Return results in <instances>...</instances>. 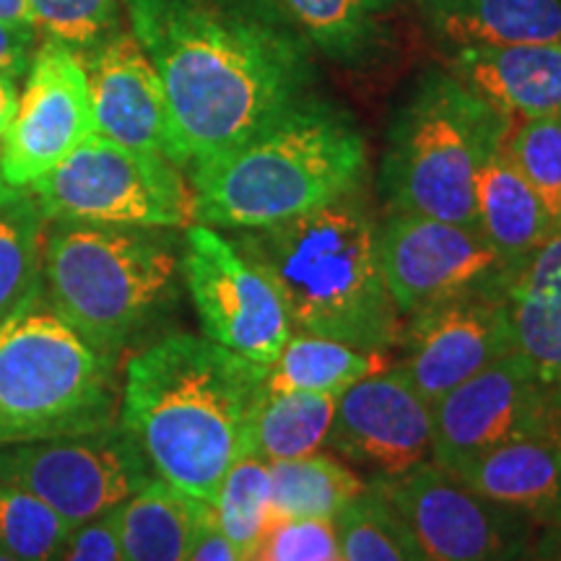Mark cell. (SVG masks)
<instances>
[{
	"mask_svg": "<svg viewBox=\"0 0 561 561\" xmlns=\"http://www.w3.org/2000/svg\"><path fill=\"white\" fill-rule=\"evenodd\" d=\"M164 83L185 167L310 94L312 47L276 0H123Z\"/></svg>",
	"mask_w": 561,
	"mask_h": 561,
	"instance_id": "obj_1",
	"label": "cell"
},
{
	"mask_svg": "<svg viewBox=\"0 0 561 561\" xmlns=\"http://www.w3.org/2000/svg\"><path fill=\"white\" fill-rule=\"evenodd\" d=\"M265 380L268 367L206 335H167L128 362L123 426L157 479L214 504L229 468L250 455Z\"/></svg>",
	"mask_w": 561,
	"mask_h": 561,
	"instance_id": "obj_2",
	"label": "cell"
},
{
	"mask_svg": "<svg viewBox=\"0 0 561 561\" xmlns=\"http://www.w3.org/2000/svg\"><path fill=\"white\" fill-rule=\"evenodd\" d=\"M367 140L354 117L307 94L242 144L191 161L195 221L261 229L362 191Z\"/></svg>",
	"mask_w": 561,
	"mask_h": 561,
	"instance_id": "obj_3",
	"label": "cell"
},
{
	"mask_svg": "<svg viewBox=\"0 0 561 561\" xmlns=\"http://www.w3.org/2000/svg\"><path fill=\"white\" fill-rule=\"evenodd\" d=\"M278 291L294 331L364 351L392 348L403 320L380 261V227L362 191L234 242Z\"/></svg>",
	"mask_w": 561,
	"mask_h": 561,
	"instance_id": "obj_4",
	"label": "cell"
},
{
	"mask_svg": "<svg viewBox=\"0 0 561 561\" xmlns=\"http://www.w3.org/2000/svg\"><path fill=\"white\" fill-rule=\"evenodd\" d=\"M167 231L55 221L42 248L50 310L115 359L178 294L182 250Z\"/></svg>",
	"mask_w": 561,
	"mask_h": 561,
	"instance_id": "obj_5",
	"label": "cell"
},
{
	"mask_svg": "<svg viewBox=\"0 0 561 561\" xmlns=\"http://www.w3.org/2000/svg\"><path fill=\"white\" fill-rule=\"evenodd\" d=\"M512 117L450 70H426L392 115L380 193L390 214L476 227L473 178Z\"/></svg>",
	"mask_w": 561,
	"mask_h": 561,
	"instance_id": "obj_6",
	"label": "cell"
},
{
	"mask_svg": "<svg viewBox=\"0 0 561 561\" xmlns=\"http://www.w3.org/2000/svg\"><path fill=\"white\" fill-rule=\"evenodd\" d=\"M112 413V359L37 294L0 322V445L94 432Z\"/></svg>",
	"mask_w": 561,
	"mask_h": 561,
	"instance_id": "obj_7",
	"label": "cell"
},
{
	"mask_svg": "<svg viewBox=\"0 0 561 561\" xmlns=\"http://www.w3.org/2000/svg\"><path fill=\"white\" fill-rule=\"evenodd\" d=\"M26 191L50 221L144 229L195 224L193 187L174 161L128 149L100 133Z\"/></svg>",
	"mask_w": 561,
	"mask_h": 561,
	"instance_id": "obj_8",
	"label": "cell"
},
{
	"mask_svg": "<svg viewBox=\"0 0 561 561\" xmlns=\"http://www.w3.org/2000/svg\"><path fill=\"white\" fill-rule=\"evenodd\" d=\"M0 479L32 491L70 528L96 520L151 479L149 460L125 426L0 445Z\"/></svg>",
	"mask_w": 561,
	"mask_h": 561,
	"instance_id": "obj_9",
	"label": "cell"
},
{
	"mask_svg": "<svg viewBox=\"0 0 561 561\" xmlns=\"http://www.w3.org/2000/svg\"><path fill=\"white\" fill-rule=\"evenodd\" d=\"M369 486L385 496L416 541L421 561H525L530 517L486 500L437 462L398 476H375Z\"/></svg>",
	"mask_w": 561,
	"mask_h": 561,
	"instance_id": "obj_10",
	"label": "cell"
},
{
	"mask_svg": "<svg viewBox=\"0 0 561 561\" xmlns=\"http://www.w3.org/2000/svg\"><path fill=\"white\" fill-rule=\"evenodd\" d=\"M180 271L206 339L261 367L276 364L294 325L268 276L234 242L206 224H191Z\"/></svg>",
	"mask_w": 561,
	"mask_h": 561,
	"instance_id": "obj_11",
	"label": "cell"
},
{
	"mask_svg": "<svg viewBox=\"0 0 561 561\" xmlns=\"http://www.w3.org/2000/svg\"><path fill=\"white\" fill-rule=\"evenodd\" d=\"M380 261L401 320L515 276L476 227L413 214H390L382 224Z\"/></svg>",
	"mask_w": 561,
	"mask_h": 561,
	"instance_id": "obj_12",
	"label": "cell"
},
{
	"mask_svg": "<svg viewBox=\"0 0 561 561\" xmlns=\"http://www.w3.org/2000/svg\"><path fill=\"white\" fill-rule=\"evenodd\" d=\"M432 421V462L453 476L504 442L561 432V411L517 351L442 396Z\"/></svg>",
	"mask_w": 561,
	"mask_h": 561,
	"instance_id": "obj_13",
	"label": "cell"
},
{
	"mask_svg": "<svg viewBox=\"0 0 561 561\" xmlns=\"http://www.w3.org/2000/svg\"><path fill=\"white\" fill-rule=\"evenodd\" d=\"M89 73L83 55L60 42H42L0 149V178L30 187L94 136Z\"/></svg>",
	"mask_w": 561,
	"mask_h": 561,
	"instance_id": "obj_14",
	"label": "cell"
},
{
	"mask_svg": "<svg viewBox=\"0 0 561 561\" xmlns=\"http://www.w3.org/2000/svg\"><path fill=\"white\" fill-rule=\"evenodd\" d=\"M507 286L462 294L403 320L401 367L432 405L515 351Z\"/></svg>",
	"mask_w": 561,
	"mask_h": 561,
	"instance_id": "obj_15",
	"label": "cell"
},
{
	"mask_svg": "<svg viewBox=\"0 0 561 561\" xmlns=\"http://www.w3.org/2000/svg\"><path fill=\"white\" fill-rule=\"evenodd\" d=\"M331 450L377 476H398L432 460V403L392 364L335 396Z\"/></svg>",
	"mask_w": 561,
	"mask_h": 561,
	"instance_id": "obj_16",
	"label": "cell"
},
{
	"mask_svg": "<svg viewBox=\"0 0 561 561\" xmlns=\"http://www.w3.org/2000/svg\"><path fill=\"white\" fill-rule=\"evenodd\" d=\"M96 133L128 149L159 153L185 167L164 83L149 53L130 30L115 32L83 55Z\"/></svg>",
	"mask_w": 561,
	"mask_h": 561,
	"instance_id": "obj_17",
	"label": "cell"
},
{
	"mask_svg": "<svg viewBox=\"0 0 561 561\" xmlns=\"http://www.w3.org/2000/svg\"><path fill=\"white\" fill-rule=\"evenodd\" d=\"M450 73L515 121L561 115V42L455 47Z\"/></svg>",
	"mask_w": 561,
	"mask_h": 561,
	"instance_id": "obj_18",
	"label": "cell"
},
{
	"mask_svg": "<svg viewBox=\"0 0 561 561\" xmlns=\"http://www.w3.org/2000/svg\"><path fill=\"white\" fill-rule=\"evenodd\" d=\"M507 299L515 351L561 411V229L515 271Z\"/></svg>",
	"mask_w": 561,
	"mask_h": 561,
	"instance_id": "obj_19",
	"label": "cell"
},
{
	"mask_svg": "<svg viewBox=\"0 0 561 561\" xmlns=\"http://www.w3.org/2000/svg\"><path fill=\"white\" fill-rule=\"evenodd\" d=\"M458 479L533 523L561 520V432L510 439L468 462Z\"/></svg>",
	"mask_w": 561,
	"mask_h": 561,
	"instance_id": "obj_20",
	"label": "cell"
},
{
	"mask_svg": "<svg viewBox=\"0 0 561 561\" xmlns=\"http://www.w3.org/2000/svg\"><path fill=\"white\" fill-rule=\"evenodd\" d=\"M473 214L476 229L512 271L520 268L553 231L549 210L510 159L504 144L476 170Z\"/></svg>",
	"mask_w": 561,
	"mask_h": 561,
	"instance_id": "obj_21",
	"label": "cell"
},
{
	"mask_svg": "<svg viewBox=\"0 0 561 561\" xmlns=\"http://www.w3.org/2000/svg\"><path fill=\"white\" fill-rule=\"evenodd\" d=\"M413 9L453 50L561 42V0H413Z\"/></svg>",
	"mask_w": 561,
	"mask_h": 561,
	"instance_id": "obj_22",
	"label": "cell"
},
{
	"mask_svg": "<svg viewBox=\"0 0 561 561\" xmlns=\"http://www.w3.org/2000/svg\"><path fill=\"white\" fill-rule=\"evenodd\" d=\"M322 58L348 68L371 66L390 47L398 0H276Z\"/></svg>",
	"mask_w": 561,
	"mask_h": 561,
	"instance_id": "obj_23",
	"label": "cell"
},
{
	"mask_svg": "<svg viewBox=\"0 0 561 561\" xmlns=\"http://www.w3.org/2000/svg\"><path fill=\"white\" fill-rule=\"evenodd\" d=\"M201 504L206 502L151 479L117 507L125 561H187Z\"/></svg>",
	"mask_w": 561,
	"mask_h": 561,
	"instance_id": "obj_24",
	"label": "cell"
},
{
	"mask_svg": "<svg viewBox=\"0 0 561 561\" xmlns=\"http://www.w3.org/2000/svg\"><path fill=\"white\" fill-rule=\"evenodd\" d=\"M385 369V354L354 348L322 335L294 331L276 364L268 367V392H322L341 396L364 377Z\"/></svg>",
	"mask_w": 561,
	"mask_h": 561,
	"instance_id": "obj_25",
	"label": "cell"
},
{
	"mask_svg": "<svg viewBox=\"0 0 561 561\" xmlns=\"http://www.w3.org/2000/svg\"><path fill=\"white\" fill-rule=\"evenodd\" d=\"M335 396L322 392H265L252 421L250 455L265 462L294 460L320 453L328 442Z\"/></svg>",
	"mask_w": 561,
	"mask_h": 561,
	"instance_id": "obj_26",
	"label": "cell"
},
{
	"mask_svg": "<svg viewBox=\"0 0 561 561\" xmlns=\"http://www.w3.org/2000/svg\"><path fill=\"white\" fill-rule=\"evenodd\" d=\"M273 517H320L335 520L362 494L359 476L325 453L268 462Z\"/></svg>",
	"mask_w": 561,
	"mask_h": 561,
	"instance_id": "obj_27",
	"label": "cell"
},
{
	"mask_svg": "<svg viewBox=\"0 0 561 561\" xmlns=\"http://www.w3.org/2000/svg\"><path fill=\"white\" fill-rule=\"evenodd\" d=\"M42 229L45 214L34 195L0 178V322L37 294V271L45 248Z\"/></svg>",
	"mask_w": 561,
	"mask_h": 561,
	"instance_id": "obj_28",
	"label": "cell"
},
{
	"mask_svg": "<svg viewBox=\"0 0 561 561\" xmlns=\"http://www.w3.org/2000/svg\"><path fill=\"white\" fill-rule=\"evenodd\" d=\"M333 523L343 561H421L409 528L375 486H364Z\"/></svg>",
	"mask_w": 561,
	"mask_h": 561,
	"instance_id": "obj_29",
	"label": "cell"
},
{
	"mask_svg": "<svg viewBox=\"0 0 561 561\" xmlns=\"http://www.w3.org/2000/svg\"><path fill=\"white\" fill-rule=\"evenodd\" d=\"M210 510L237 553L248 557L273 520L268 462L255 455L237 460L224 476Z\"/></svg>",
	"mask_w": 561,
	"mask_h": 561,
	"instance_id": "obj_30",
	"label": "cell"
},
{
	"mask_svg": "<svg viewBox=\"0 0 561 561\" xmlns=\"http://www.w3.org/2000/svg\"><path fill=\"white\" fill-rule=\"evenodd\" d=\"M70 525L32 491L0 479V546L21 561H55Z\"/></svg>",
	"mask_w": 561,
	"mask_h": 561,
	"instance_id": "obj_31",
	"label": "cell"
},
{
	"mask_svg": "<svg viewBox=\"0 0 561 561\" xmlns=\"http://www.w3.org/2000/svg\"><path fill=\"white\" fill-rule=\"evenodd\" d=\"M504 149L561 229V115L515 121Z\"/></svg>",
	"mask_w": 561,
	"mask_h": 561,
	"instance_id": "obj_32",
	"label": "cell"
},
{
	"mask_svg": "<svg viewBox=\"0 0 561 561\" xmlns=\"http://www.w3.org/2000/svg\"><path fill=\"white\" fill-rule=\"evenodd\" d=\"M32 11L39 34L89 55L121 32L125 5L123 0H32Z\"/></svg>",
	"mask_w": 561,
	"mask_h": 561,
	"instance_id": "obj_33",
	"label": "cell"
},
{
	"mask_svg": "<svg viewBox=\"0 0 561 561\" xmlns=\"http://www.w3.org/2000/svg\"><path fill=\"white\" fill-rule=\"evenodd\" d=\"M242 561H343L339 530L320 517H273Z\"/></svg>",
	"mask_w": 561,
	"mask_h": 561,
	"instance_id": "obj_34",
	"label": "cell"
},
{
	"mask_svg": "<svg viewBox=\"0 0 561 561\" xmlns=\"http://www.w3.org/2000/svg\"><path fill=\"white\" fill-rule=\"evenodd\" d=\"M55 561H125L117 533V510L70 530Z\"/></svg>",
	"mask_w": 561,
	"mask_h": 561,
	"instance_id": "obj_35",
	"label": "cell"
},
{
	"mask_svg": "<svg viewBox=\"0 0 561 561\" xmlns=\"http://www.w3.org/2000/svg\"><path fill=\"white\" fill-rule=\"evenodd\" d=\"M187 561H242L234 546L216 523L210 504H201L198 517H195L191 557Z\"/></svg>",
	"mask_w": 561,
	"mask_h": 561,
	"instance_id": "obj_36",
	"label": "cell"
},
{
	"mask_svg": "<svg viewBox=\"0 0 561 561\" xmlns=\"http://www.w3.org/2000/svg\"><path fill=\"white\" fill-rule=\"evenodd\" d=\"M39 32L0 21V68L21 76L30 70L32 55L37 50Z\"/></svg>",
	"mask_w": 561,
	"mask_h": 561,
	"instance_id": "obj_37",
	"label": "cell"
},
{
	"mask_svg": "<svg viewBox=\"0 0 561 561\" xmlns=\"http://www.w3.org/2000/svg\"><path fill=\"white\" fill-rule=\"evenodd\" d=\"M16 73L0 68V138L5 136V130L11 128L13 115L19 107V87H16Z\"/></svg>",
	"mask_w": 561,
	"mask_h": 561,
	"instance_id": "obj_38",
	"label": "cell"
},
{
	"mask_svg": "<svg viewBox=\"0 0 561 561\" xmlns=\"http://www.w3.org/2000/svg\"><path fill=\"white\" fill-rule=\"evenodd\" d=\"M0 21L13 26H26V30H37L32 0H0Z\"/></svg>",
	"mask_w": 561,
	"mask_h": 561,
	"instance_id": "obj_39",
	"label": "cell"
},
{
	"mask_svg": "<svg viewBox=\"0 0 561 561\" xmlns=\"http://www.w3.org/2000/svg\"><path fill=\"white\" fill-rule=\"evenodd\" d=\"M553 541H551V551H549V561H561V520L553 523Z\"/></svg>",
	"mask_w": 561,
	"mask_h": 561,
	"instance_id": "obj_40",
	"label": "cell"
},
{
	"mask_svg": "<svg viewBox=\"0 0 561 561\" xmlns=\"http://www.w3.org/2000/svg\"><path fill=\"white\" fill-rule=\"evenodd\" d=\"M0 561H21V559H16V557H11L9 551L3 549V546H0Z\"/></svg>",
	"mask_w": 561,
	"mask_h": 561,
	"instance_id": "obj_41",
	"label": "cell"
}]
</instances>
